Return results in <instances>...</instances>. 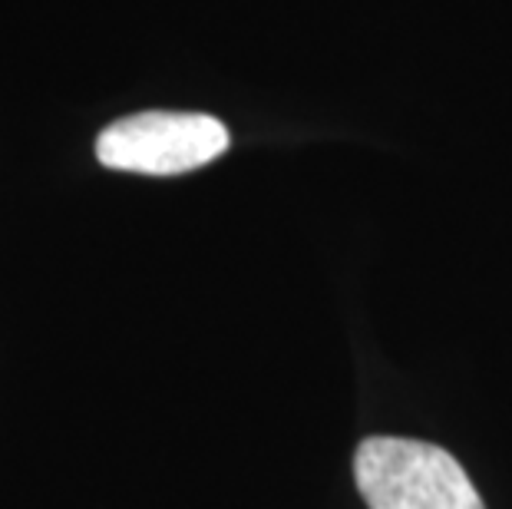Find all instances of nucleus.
I'll return each mask as SVG.
<instances>
[{"label": "nucleus", "mask_w": 512, "mask_h": 509, "mask_svg": "<svg viewBox=\"0 0 512 509\" xmlns=\"http://www.w3.org/2000/svg\"><path fill=\"white\" fill-rule=\"evenodd\" d=\"M354 480L370 509H486L453 453L407 437H367Z\"/></svg>", "instance_id": "1"}, {"label": "nucleus", "mask_w": 512, "mask_h": 509, "mask_svg": "<svg viewBox=\"0 0 512 509\" xmlns=\"http://www.w3.org/2000/svg\"><path fill=\"white\" fill-rule=\"evenodd\" d=\"M228 143L225 123L209 113L149 110L106 126L96 139V159L139 176H182L219 159Z\"/></svg>", "instance_id": "2"}]
</instances>
